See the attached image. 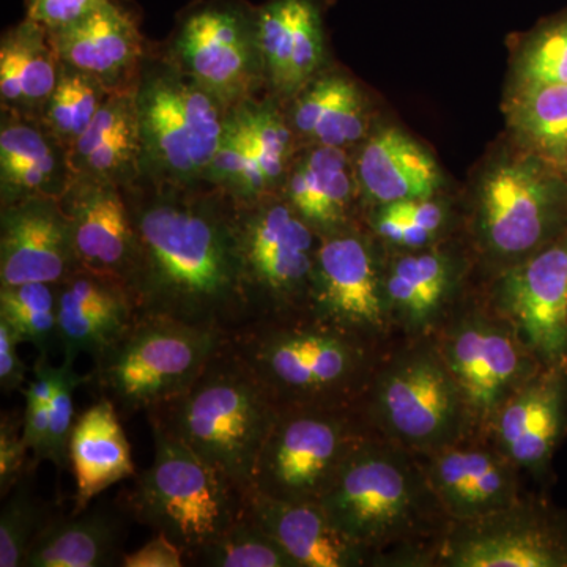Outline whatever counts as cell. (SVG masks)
I'll list each match as a JSON object with an SVG mask.
<instances>
[{
  "mask_svg": "<svg viewBox=\"0 0 567 567\" xmlns=\"http://www.w3.org/2000/svg\"><path fill=\"white\" fill-rule=\"evenodd\" d=\"M136 233L128 287L140 316H163L230 338L252 322L235 203L226 194L155 185L126 199Z\"/></svg>",
  "mask_w": 567,
  "mask_h": 567,
  "instance_id": "1",
  "label": "cell"
},
{
  "mask_svg": "<svg viewBox=\"0 0 567 567\" xmlns=\"http://www.w3.org/2000/svg\"><path fill=\"white\" fill-rule=\"evenodd\" d=\"M278 413L274 395L229 339L192 385L145 415L159 421L246 495L252 491L257 456Z\"/></svg>",
  "mask_w": 567,
  "mask_h": 567,
  "instance_id": "2",
  "label": "cell"
},
{
  "mask_svg": "<svg viewBox=\"0 0 567 567\" xmlns=\"http://www.w3.org/2000/svg\"><path fill=\"white\" fill-rule=\"evenodd\" d=\"M282 406H350L364 382L363 338L311 312L264 317L230 338Z\"/></svg>",
  "mask_w": 567,
  "mask_h": 567,
  "instance_id": "3",
  "label": "cell"
},
{
  "mask_svg": "<svg viewBox=\"0 0 567 567\" xmlns=\"http://www.w3.org/2000/svg\"><path fill=\"white\" fill-rule=\"evenodd\" d=\"M147 420L155 456L136 475L126 507L134 520L174 540L186 558L233 527L245 513V495L159 421Z\"/></svg>",
  "mask_w": 567,
  "mask_h": 567,
  "instance_id": "4",
  "label": "cell"
},
{
  "mask_svg": "<svg viewBox=\"0 0 567 567\" xmlns=\"http://www.w3.org/2000/svg\"><path fill=\"white\" fill-rule=\"evenodd\" d=\"M230 336L163 316H137L96 360L87 385L123 416L148 413L192 383Z\"/></svg>",
  "mask_w": 567,
  "mask_h": 567,
  "instance_id": "5",
  "label": "cell"
},
{
  "mask_svg": "<svg viewBox=\"0 0 567 567\" xmlns=\"http://www.w3.org/2000/svg\"><path fill=\"white\" fill-rule=\"evenodd\" d=\"M235 219L252 319L306 311L320 244L316 230L287 200L268 196L235 203Z\"/></svg>",
  "mask_w": 567,
  "mask_h": 567,
  "instance_id": "6",
  "label": "cell"
},
{
  "mask_svg": "<svg viewBox=\"0 0 567 567\" xmlns=\"http://www.w3.org/2000/svg\"><path fill=\"white\" fill-rule=\"evenodd\" d=\"M363 440L350 406H282L257 456L252 488L282 502L319 503Z\"/></svg>",
  "mask_w": 567,
  "mask_h": 567,
  "instance_id": "7",
  "label": "cell"
},
{
  "mask_svg": "<svg viewBox=\"0 0 567 567\" xmlns=\"http://www.w3.org/2000/svg\"><path fill=\"white\" fill-rule=\"evenodd\" d=\"M424 503V484L404 457L360 442L320 498L339 532L365 550L412 528Z\"/></svg>",
  "mask_w": 567,
  "mask_h": 567,
  "instance_id": "8",
  "label": "cell"
},
{
  "mask_svg": "<svg viewBox=\"0 0 567 567\" xmlns=\"http://www.w3.org/2000/svg\"><path fill=\"white\" fill-rule=\"evenodd\" d=\"M173 62L227 107L248 102L264 63L257 14L246 0H200L183 11Z\"/></svg>",
  "mask_w": 567,
  "mask_h": 567,
  "instance_id": "9",
  "label": "cell"
},
{
  "mask_svg": "<svg viewBox=\"0 0 567 567\" xmlns=\"http://www.w3.org/2000/svg\"><path fill=\"white\" fill-rule=\"evenodd\" d=\"M561 167L540 156H518L492 167L480 188V226L488 248L520 256L543 245L567 212Z\"/></svg>",
  "mask_w": 567,
  "mask_h": 567,
  "instance_id": "10",
  "label": "cell"
},
{
  "mask_svg": "<svg viewBox=\"0 0 567 567\" xmlns=\"http://www.w3.org/2000/svg\"><path fill=\"white\" fill-rule=\"evenodd\" d=\"M374 398L380 423L406 445L421 447L450 443L466 409L446 364L427 352L399 360L379 380Z\"/></svg>",
  "mask_w": 567,
  "mask_h": 567,
  "instance_id": "11",
  "label": "cell"
},
{
  "mask_svg": "<svg viewBox=\"0 0 567 567\" xmlns=\"http://www.w3.org/2000/svg\"><path fill=\"white\" fill-rule=\"evenodd\" d=\"M308 311L361 338L383 327L385 290L363 238L342 230L323 235L312 268Z\"/></svg>",
  "mask_w": 567,
  "mask_h": 567,
  "instance_id": "12",
  "label": "cell"
},
{
  "mask_svg": "<svg viewBox=\"0 0 567 567\" xmlns=\"http://www.w3.org/2000/svg\"><path fill=\"white\" fill-rule=\"evenodd\" d=\"M136 95L141 173L155 185L197 189L207 182L182 99V71L173 61L142 74Z\"/></svg>",
  "mask_w": 567,
  "mask_h": 567,
  "instance_id": "13",
  "label": "cell"
},
{
  "mask_svg": "<svg viewBox=\"0 0 567 567\" xmlns=\"http://www.w3.org/2000/svg\"><path fill=\"white\" fill-rule=\"evenodd\" d=\"M81 264L61 199L32 197L2 205L0 286L47 282L59 286Z\"/></svg>",
  "mask_w": 567,
  "mask_h": 567,
  "instance_id": "14",
  "label": "cell"
},
{
  "mask_svg": "<svg viewBox=\"0 0 567 567\" xmlns=\"http://www.w3.org/2000/svg\"><path fill=\"white\" fill-rule=\"evenodd\" d=\"M61 204L81 267L128 286L136 262V233L121 186L73 175Z\"/></svg>",
  "mask_w": 567,
  "mask_h": 567,
  "instance_id": "15",
  "label": "cell"
},
{
  "mask_svg": "<svg viewBox=\"0 0 567 567\" xmlns=\"http://www.w3.org/2000/svg\"><path fill=\"white\" fill-rule=\"evenodd\" d=\"M443 363L476 416L492 417L525 379L527 363L517 339L506 328L470 320L443 349Z\"/></svg>",
  "mask_w": 567,
  "mask_h": 567,
  "instance_id": "16",
  "label": "cell"
},
{
  "mask_svg": "<svg viewBox=\"0 0 567 567\" xmlns=\"http://www.w3.org/2000/svg\"><path fill=\"white\" fill-rule=\"evenodd\" d=\"M140 316L132 290L121 279L74 271L58 286V346L63 361L81 353L96 360Z\"/></svg>",
  "mask_w": 567,
  "mask_h": 567,
  "instance_id": "17",
  "label": "cell"
},
{
  "mask_svg": "<svg viewBox=\"0 0 567 567\" xmlns=\"http://www.w3.org/2000/svg\"><path fill=\"white\" fill-rule=\"evenodd\" d=\"M503 303L537 353L561 357L567 349V240L514 268L503 282Z\"/></svg>",
  "mask_w": 567,
  "mask_h": 567,
  "instance_id": "18",
  "label": "cell"
},
{
  "mask_svg": "<svg viewBox=\"0 0 567 567\" xmlns=\"http://www.w3.org/2000/svg\"><path fill=\"white\" fill-rule=\"evenodd\" d=\"M264 76L284 96L305 91L322 66L320 0H267L256 9Z\"/></svg>",
  "mask_w": 567,
  "mask_h": 567,
  "instance_id": "19",
  "label": "cell"
},
{
  "mask_svg": "<svg viewBox=\"0 0 567 567\" xmlns=\"http://www.w3.org/2000/svg\"><path fill=\"white\" fill-rule=\"evenodd\" d=\"M48 33L62 65L87 74L110 92L126 89L144 54L132 11L115 0L76 24Z\"/></svg>",
  "mask_w": 567,
  "mask_h": 567,
  "instance_id": "20",
  "label": "cell"
},
{
  "mask_svg": "<svg viewBox=\"0 0 567 567\" xmlns=\"http://www.w3.org/2000/svg\"><path fill=\"white\" fill-rule=\"evenodd\" d=\"M245 511L300 567H353L365 550L334 527L319 503L282 502L257 491L245 495Z\"/></svg>",
  "mask_w": 567,
  "mask_h": 567,
  "instance_id": "21",
  "label": "cell"
},
{
  "mask_svg": "<svg viewBox=\"0 0 567 567\" xmlns=\"http://www.w3.org/2000/svg\"><path fill=\"white\" fill-rule=\"evenodd\" d=\"M70 465L76 481L71 513L92 506L104 491L136 477L132 446L111 399L102 398L76 416L70 440Z\"/></svg>",
  "mask_w": 567,
  "mask_h": 567,
  "instance_id": "22",
  "label": "cell"
},
{
  "mask_svg": "<svg viewBox=\"0 0 567 567\" xmlns=\"http://www.w3.org/2000/svg\"><path fill=\"white\" fill-rule=\"evenodd\" d=\"M73 175L99 178L130 188L141 173L136 95L112 91L89 128L69 148Z\"/></svg>",
  "mask_w": 567,
  "mask_h": 567,
  "instance_id": "23",
  "label": "cell"
},
{
  "mask_svg": "<svg viewBox=\"0 0 567 567\" xmlns=\"http://www.w3.org/2000/svg\"><path fill=\"white\" fill-rule=\"evenodd\" d=\"M429 486L447 513L476 520L509 509L516 481L506 462L491 451L450 450L435 457Z\"/></svg>",
  "mask_w": 567,
  "mask_h": 567,
  "instance_id": "24",
  "label": "cell"
},
{
  "mask_svg": "<svg viewBox=\"0 0 567 567\" xmlns=\"http://www.w3.org/2000/svg\"><path fill=\"white\" fill-rule=\"evenodd\" d=\"M125 518L111 506L55 514L35 537L24 566L103 567L122 561Z\"/></svg>",
  "mask_w": 567,
  "mask_h": 567,
  "instance_id": "25",
  "label": "cell"
},
{
  "mask_svg": "<svg viewBox=\"0 0 567 567\" xmlns=\"http://www.w3.org/2000/svg\"><path fill=\"white\" fill-rule=\"evenodd\" d=\"M502 513L476 518L475 527L458 533L445 550L447 565L456 567L565 566L554 536L533 524L506 518Z\"/></svg>",
  "mask_w": 567,
  "mask_h": 567,
  "instance_id": "26",
  "label": "cell"
},
{
  "mask_svg": "<svg viewBox=\"0 0 567 567\" xmlns=\"http://www.w3.org/2000/svg\"><path fill=\"white\" fill-rule=\"evenodd\" d=\"M358 174L365 194L375 203L432 199L442 175L431 155L398 128H383L364 145Z\"/></svg>",
  "mask_w": 567,
  "mask_h": 567,
  "instance_id": "27",
  "label": "cell"
},
{
  "mask_svg": "<svg viewBox=\"0 0 567 567\" xmlns=\"http://www.w3.org/2000/svg\"><path fill=\"white\" fill-rule=\"evenodd\" d=\"M62 62L50 33L25 18L0 44V96L17 117L43 115L61 76Z\"/></svg>",
  "mask_w": 567,
  "mask_h": 567,
  "instance_id": "28",
  "label": "cell"
},
{
  "mask_svg": "<svg viewBox=\"0 0 567 567\" xmlns=\"http://www.w3.org/2000/svg\"><path fill=\"white\" fill-rule=\"evenodd\" d=\"M496 434L506 457L524 466L543 464L557 443L563 394L557 382L520 386L496 412Z\"/></svg>",
  "mask_w": 567,
  "mask_h": 567,
  "instance_id": "29",
  "label": "cell"
},
{
  "mask_svg": "<svg viewBox=\"0 0 567 567\" xmlns=\"http://www.w3.org/2000/svg\"><path fill=\"white\" fill-rule=\"evenodd\" d=\"M287 203L316 233H338L346 224L352 178L344 148L320 145L309 153L287 183Z\"/></svg>",
  "mask_w": 567,
  "mask_h": 567,
  "instance_id": "30",
  "label": "cell"
},
{
  "mask_svg": "<svg viewBox=\"0 0 567 567\" xmlns=\"http://www.w3.org/2000/svg\"><path fill=\"white\" fill-rule=\"evenodd\" d=\"M293 128L327 147L344 148L363 136L365 106L357 85L330 74L312 81L298 96Z\"/></svg>",
  "mask_w": 567,
  "mask_h": 567,
  "instance_id": "31",
  "label": "cell"
},
{
  "mask_svg": "<svg viewBox=\"0 0 567 567\" xmlns=\"http://www.w3.org/2000/svg\"><path fill=\"white\" fill-rule=\"evenodd\" d=\"M511 122L535 155L565 169L567 84H547L514 95Z\"/></svg>",
  "mask_w": 567,
  "mask_h": 567,
  "instance_id": "32",
  "label": "cell"
},
{
  "mask_svg": "<svg viewBox=\"0 0 567 567\" xmlns=\"http://www.w3.org/2000/svg\"><path fill=\"white\" fill-rule=\"evenodd\" d=\"M450 286V268L436 252L399 259L386 282L391 305L410 322H424L434 315Z\"/></svg>",
  "mask_w": 567,
  "mask_h": 567,
  "instance_id": "33",
  "label": "cell"
},
{
  "mask_svg": "<svg viewBox=\"0 0 567 567\" xmlns=\"http://www.w3.org/2000/svg\"><path fill=\"white\" fill-rule=\"evenodd\" d=\"M0 319L10 324L22 344H32L39 353H50L58 346V286H0Z\"/></svg>",
  "mask_w": 567,
  "mask_h": 567,
  "instance_id": "34",
  "label": "cell"
},
{
  "mask_svg": "<svg viewBox=\"0 0 567 567\" xmlns=\"http://www.w3.org/2000/svg\"><path fill=\"white\" fill-rule=\"evenodd\" d=\"M35 462H31L28 472L11 488L10 494L2 498L0 513V567H22L29 548L41 529L50 524L55 516L51 505L44 503L35 494L33 476Z\"/></svg>",
  "mask_w": 567,
  "mask_h": 567,
  "instance_id": "35",
  "label": "cell"
},
{
  "mask_svg": "<svg viewBox=\"0 0 567 567\" xmlns=\"http://www.w3.org/2000/svg\"><path fill=\"white\" fill-rule=\"evenodd\" d=\"M186 559L208 567H300L246 511L233 527Z\"/></svg>",
  "mask_w": 567,
  "mask_h": 567,
  "instance_id": "36",
  "label": "cell"
},
{
  "mask_svg": "<svg viewBox=\"0 0 567 567\" xmlns=\"http://www.w3.org/2000/svg\"><path fill=\"white\" fill-rule=\"evenodd\" d=\"M107 95L110 91L99 81L62 65L58 85L44 107V126L70 148L89 128Z\"/></svg>",
  "mask_w": 567,
  "mask_h": 567,
  "instance_id": "37",
  "label": "cell"
},
{
  "mask_svg": "<svg viewBox=\"0 0 567 567\" xmlns=\"http://www.w3.org/2000/svg\"><path fill=\"white\" fill-rule=\"evenodd\" d=\"M233 111L244 130L249 151L271 192L281 178L289 156L292 142L289 126L271 106L246 102Z\"/></svg>",
  "mask_w": 567,
  "mask_h": 567,
  "instance_id": "38",
  "label": "cell"
},
{
  "mask_svg": "<svg viewBox=\"0 0 567 567\" xmlns=\"http://www.w3.org/2000/svg\"><path fill=\"white\" fill-rule=\"evenodd\" d=\"M516 93L567 84V14L544 25L525 43L516 62Z\"/></svg>",
  "mask_w": 567,
  "mask_h": 567,
  "instance_id": "39",
  "label": "cell"
},
{
  "mask_svg": "<svg viewBox=\"0 0 567 567\" xmlns=\"http://www.w3.org/2000/svg\"><path fill=\"white\" fill-rule=\"evenodd\" d=\"M84 383H89V375L78 374L73 365L48 405L50 406V429H48L47 442L41 447V453L32 458L37 465L44 461L52 462L58 468H66L70 465V440L76 423L74 391Z\"/></svg>",
  "mask_w": 567,
  "mask_h": 567,
  "instance_id": "40",
  "label": "cell"
},
{
  "mask_svg": "<svg viewBox=\"0 0 567 567\" xmlns=\"http://www.w3.org/2000/svg\"><path fill=\"white\" fill-rule=\"evenodd\" d=\"M29 447L22 439V415L2 413L0 421V496L6 498L11 488L31 466Z\"/></svg>",
  "mask_w": 567,
  "mask_h": 567,
  "instance_id": "41",
  "label": "cell"
},
{
  "mask_svg": "<svg viewBox=\"0 0 567 567\" xmlns=\"http://www.w3.org/2000/svg\"><path fill=\"white\" fill-rule=\"evenodd\" d=\"M110 0H28V20L55 32L76 24Z\"/></svg>",
  "mask_w": 567,
  "mask_h": 567,
  "instance_id": "42",
  "label": "cell"
},
{
  "mask_svg": "<svg viewBox=\"0 0 567 567\" xmlns=\"http://www.w3.org/2000/svg\"><path fill=\"white\" fill-rule=\"evenodd\" d=\"M48 354L50 353H39L33 363V379L29 382L28 388L21 390L25 398V404L50 405L59 386L62 385L70 369L74 365L69 361H62L61 365H52Z\"/></svg>",
  "mask_w": 567,
  "mask_h": 567,
  "instance_id": "43",
  "label": "cell"
},
{
  "mask_svg": "<svg viewBox=\"0 0 567 567\" xmlns=\"http://www.w3.org/2000/svg\"><path fill=\"white\" fill-rule=\"evenodd\" d=\"M22 344L10 324L0 319V390L3 394L21 391L25 382L28 365L18 353V346Z\"/></svg>",
  "mask_w": 567,
  "mask_h": 567,
  "instance_id": "44",
  "label": "cell"
},
{
  "mask_svg": "<svg viewBox=\"0 0 567 567\" xmlns=\"http://www.w3.org/2000/svg\"><path fill=\"white\" fill-rule=\"evenodd\" d=\"M185 554L174 540L156 533L153 539L145 546L137 548L132 554H123L121 566L123 567H182Z\"/></svg>",
  "mask_w": 567,
  "mask_h": 567,
  "instance_id": "45",
  "label": "cell"
},
{
  "mask_svg": "<svg viewBox=\"0 0 567 567\" xmlns=\"http://www.w3.org/2000/svg\"><path fill=\"white\" fill-rule=\"evenodd\" d=\"M375 229L391 244L406 246V248H420L434 237L427 230L395 215L386 205H383L382 212L377 216Z\"/></svg>",
  "mask_w": 567,
  "mask_h": 567,
  "instance_id": "46",
  "label": "cell"
},
{
  "mask_svg": "<svg viewBox=\"0 0 567 567\" xmlns=\"http://www.w3.org/2000/svg\"><path fill=\"white\" fill-rule=\"evenodd\" d=\"M386 207L405 221L415 224L432 235L436 234L445 219L442 207L432 199L401 200V203L388 204Z\"/></svg>",
  "mask_w": 567,
  "mask_h": 567,
  "instance_id": "47",
  "label": "cell"
},
{
  "mask_svg": "<svg viewBox=\"0 0 567 567\" xmlns=\"http://www.w3.org/2000/svg\"><path fill=\"white\" fill-rule=\"evenodd\" d=\"M48 429H50V406L25 404L22 413V439L29 451H32L33 457L41 453V447L47 442Z\"/></svg>",
  "mask_w": 567,
  "mask_h": 567,
  "instance_id": "48",
  "label": "cell"
},
{
  "mask_svg": "<svg viewBox=\"0 0 567 567\" xmlns=\"http://www.w3.org/2000/svg\"><path fill=\"white\" fill-rule=\"evenodd\" d=\"M565 171H566V173H567V162H566Z\"/></svg>",
  "mask_w": 567,
  "mask_h": 567,
  "instance_id": "49",
  "label": "cell"
}]
</instances>
